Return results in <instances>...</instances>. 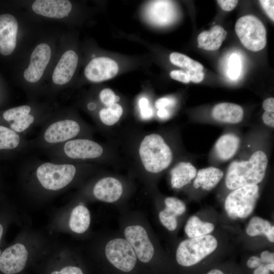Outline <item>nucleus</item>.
<instances>
[{"label":"nucleus","mask_w":274,"mask_h":274,"mask_svg":"<svg viewBox=\"0 0 274 274\" xmlns=\"http://www.w3.org/2000/svg\"><path fill=\"white\" fill-rule=\"evenodd\" d=\"M123 113L122 107L115 103L106 108H102L99 112V117L101 122L108 126L117 123Z\"/></svg>","instance_id":"nucleus-28"},{"label":"nucleus","mask_w":274,"mask_h":274,"mask_svg":"<svg viewBox=\"0 0 274 274\" xmlns=\"http://www.w3.org/2000/svg\"><path fill=\"white\" fill-rule=\"evenodd\" d=\"M81 123L68 114L52 115L42 126L36 137L29 140L31 148L42 150L80 138L82 132Z\"/></svg>","instance_id":"nucleus-2"},{"label":"nucleus","mask_w":274,"mask_h":274,"mask_svg":"<svg viewBox=\"0 0 274 274\" xmlns=\"http://www.w3.org/2000/svg\"><path fill=\"white\" fill-rule=\"evenodd\" d=\"M215 228L214 225L210 222L202 221L196 216H192L188 220L185 231L190 238L207 235Z\"/></svg>","instance_id":"nucleus-27"},{"label":"nucleus","mask_w":274,"mask_h":274,"mask_svg":"<svg viewBox=\"0 0 274 274\" xmlns=\"http://www.w3.org/2000/svg\"><path fill=\"white\" fill-rule=\"evenodd\" d=\"M174 104V100L170 98L162 97L157 99L155 102V107L159 109L165 108L166 106Z\"/></svg>","instance_id":"nucleus-41"},{"label":"nucleus","mask_w":274,"mask_h":274,"mask_svg":"<svg viewBox=\"0 0 274 274\" xmlns=\"http://www.w3.org/2000/svg\"><path fill=\"white\" fill-rule=\"evenodd\" d=\"M3 232V228L2 225L0 224V241L2 236ZM0 256H1V250H0Z\"/></svg>","instance_id":"nucleus-50"},{"label":"nucleus","mask_w":274,"mask_h":274,"mask_svg":"<svg viewBox=\"0 0 274 274\" xmlns=\"http://www.w3.org/2000/svg\"><path fill=\"white\" fill-rule=\"evenodd\" d=\"M269 271L266 264H264L262 263L256 267L254 270V274H269Z\"/></svg>","instance_id":"nucleus-46"},{"label":"nucleus","mask_w":274,"mask_h":274,"mask_svg":"<svg viewBox=\"0 0 274 274\" xmlns=\"http://www.w3.org/2000/svg\"><path fill=\"white\" fill-rule=\"evenodd\" d=\"M51 274H84L82 270L79 267L67 266L62 268L60 271H55Z\"/></svg>","instance_id":"nucleus-38"},{"label":"nucleus","mask_w":274,"mask_h":274,"mask_svg":"<svg viewBox=\"0 0 274 274\" xmlns=\"http://www.w3.org/2000/svg\"><path fill=\"white\" fill-rule=\"evenodd\" d=\"M268 159L260 150L255 152L247 161H234L229 164L226 175L225 184L230 190L247 185H257L265 175Z\"/></svg>","instance_id":"nucleus-5"},{"label":"nucleus","mask_w":274,"mask_h":274,"mask_svg":"<svg viewBox=\"0 0 274 274\" xmlns=\"http://www.w3.org/2000/svg\"><path fill=\"white\" fill-rule=\"evenodd\" d=\"M235 32L242 44L256 52L266 44V31L263 23L256 16L248 15L239 18L235 25Z\"/></svg>","instance_id":"nucleus-11"},{"label":"nucleus","mask_w":274,"mask_h":274,"mask_svg":"<svg viewBox=\"0 0 274 274\" xmlns=\"http://www.w3.org/2000/svg\"><path fill=\"white\" fill-rule=\"evenodd\" d=\"M223 176V172L217 167L201 168L196 174L193 186L196 189L201 187L203 190H210L218 184Z\"/></svg>","instance_id":"nucleus-24"},{"label":"nucleus","mask_w":274,"mask_h":274,"mask_svg":"<svg viewBox=\"0 0 274 274\" xmlns=\"http://www.w3.org/2000/svg\"><path fill=\"white\" fill-rule=\"evenodd\" d=\"M169 60L173 64L180 67L184 71H202L203 65L187 56L178 52H173L169 55Z\"/></svg>","instance_id":"nucleus-29"},{"label":"nucleus","mask_w":274,"mask_h":274,"mask_svg":"<svg viewBox=\"0 0 274 274\" xmlns=\"http://www.w3.org/2000/svg\"><path fill=\"white\" fill-rule=\"evenodd\" d=\"M104 255L106 274H147L131 246L122 235L108 240Z\"/></svg>","instance_id":"nucleus-4"},{"label":"nucleus","mask_w":274,"mask_h":274,"mask_svg":"<svg viewBox=\"0 0 274 274\" xmlns=\"http://www.w3.org/2000/svg\"><path fill=\"white\" fill-rule=\"evenodd\" d=\"M262 7L267 16L273 21L274 20V1L273 0H261L259 1Z\"/></svg>","instance_id":"nucleus-36"},{"label":"nucleus","mask_w":274,"mask_h":274,"mask_svg":"<svg viewBox=\"0 0 274 274\" xmlns=\"http://www.w3.org/2000/svg\"><path fill=\"white\" fill-rule=\"evenodd\" d=\"M226 36L227 32L222 26L215 25L210 30L199 34L198 47L208 51H216L221 47Z\"/></svg>","instance_id":"nucleus-21"},{"label":"nucleus","mask_w":274,"mask_h":274,"mask_svg":"<svg viewBox=\"0 0 274 274\" xmlns=\"http://www.w3.org/2000/svg\"><path fill=\"white\" fill-rule=\"evenodd\" d=\"M165 207L173 211L177 216L183 214L186 210L185 203L175 197H167L164 200Z\"/></svg>","instance_id":"nucleus-33"},{"label":"nucleus","mask_w":274,"mask_h":274,"mask_svg":"<svg viewBox=\"0 0 274 274\" xmlns=\"http://www.w3.org/2000/svg\"><path fill=\"white\" fill-rule=\"evenodd\" d=\"M240 144L239 138L233 133H228L220 136L215 145V153L221 160L226 161L236 153Z\"/></svg>","instance_id":"nucleus-23"},{"label":"nucleus","mask_w":274,"mask_h":274,"mask_svg":"<svg viewBox=\"0 0 274 274\" xmlns=\"http://www.w3.org/2000/svg\"><path fill=\"white\" fill-rule=\"evenodd\" d=\"M197 170L189 162H180L171 170L170 184L173 188L179 189L188 184L196 177Z\"/></svg>","instance_id":"nucleus-22"},{"label":"nucleus","mask_w":274,"mask_h":274,"mask_svg":"<svg viewBox=\"0 0 274 274\" xmlns=\"http://www.w3.org/2000/svg\"><path fill=\"white\" fill-rule=\"evenodd\" d=\"M42 151L51 161L73 163L77 161L97 159L102 155L104 149L94 141L80 138Z\"/></svg>","instance_id":"nucleus-6"},{"label":"nucleus","mask_w":274,"mask_h":274,"mask_svg":"<svg viewBox=\"0 0 274 274\" xmlns=\"http://www.w3.org/2000/svg\"><path fill=\"white\" fill-rule=\"evenodd\" d=\"M18 24L10 14L0 15V53L9 55L14 51L17 44Z\"/></svg>","instance_id":"nucleus-16"},{"label":"nucleus","mask_w":274,"mask_h":274,"mask_svg":"<svg viewBox=\"0 0 274 274\" xmlns=\"http://www.w3.org/2000/svg\"><path fill=\"white\" fill-rule=\"evenodd\" d=\"M158 217L161 224L167 230H176L178 226L177 215L173 211L165 207L159 212Z\"/></svg>","instance_id":"nucleus-31"},{"label":"nucleus","mask_w":274,"mask_h":274,"mask_svg":"<svg viewBox=\"0 0 274 274\" xmlns=\"http://www.w3.org/2000/svg\"><path fill=\"white\" fill-rule=\"evenodd\" d=\"M31 149L29 140L0 124V159H11Z\"/></svg>","instance_id":"nucleus-12"},{"label":"nucleus","mask_w":274,"mask_h":274,"mask_svg":"<svg viewBox=\"0 0 274 274\" xmlns=\"http://www.w3.org/2000/svg\"><path fill=\"white\" fill-rule=\"evenodd\" d=\"M268 269L270 271L273 272L274 271V263H269L266 264Z\"/></svg>","instance_id":"nucleus-49"},{"label":"nucleus","mask_w":274,"mask_h":274,"mask_svg":"<svg viewBox=\"0 0 274 274\" xmlns=\"http://www.w3.org/2000/svg\"><path fill=\"white\" fill-rule=\"evenodd\" d=\"M31 8L39 15L61 19L67 16L71 12L72 5L67 0H37L33 3Z\"/></svg>","instance_id":"nucleus-19"},{"label":"nucleus","mask_w":274,"mask_h":274,"mask_svg":"<svg viewBox=\"0 0 274 274\" xmlns=\"http://www.w3.org/2000/svg\"><path fill=\"white\" fill-rule=\"evenodd\" d=\"M28 252L20 243L7 248L0 256V271L5 274H15L24 268Z\"/></svg>","instance_id":"nucleus-14"},{"label":"nucleus","mask_w":274,"mask_h":274,"mask_svg":"<svg viewBox=\"0 0 274 274\" xmlns=\"http://www.w3.org/2000/svg\"><path fill=\"white\" fill-rule=\"evenodd\" d=\"M262 263V261L260 258L256 256H253L249 259L247 265L248 267L254 268L259 266Z\"/></svg>","instance_id":"nucleus-44"},{"label":"nucleus","mask_w":274,"mask_h":274,"mask_svg":"<svg viewBox=\"0 0 274 274\" xmlns=\"http://www.w3.org/2000/svg\"><path fill=\"white\" fill-rule=\"evenodd\" d=\"M31 105H23L0 113V124L23 135L37 126H42L52 115Z\"/></svg>","instance_id":"nucleus-7"},{"label":"nucleus","mask_w":274,"mask_h":274,"mask_svg":"<svg viewBox=\"0 0 274 274\" xmlns=\"http://www.w3.org/2000/svg\"><path fill=\"white\" fill-rule=\"evenodd\" d=\"M123 192L121 182L114 177H104L99 179L92 188L93 196L97 199L107 203L117 201Z\"/></svg>","instance_id":"nucleus-18"},{"label":"nucleus","mask_w":274,"mask_h":274,"mask_svg":"<svg viewBox=\"0 0 274 274\" xmlns=\"http://www.w3.org/2000/svg\"><path fill=\"white\" fill-rule=\"evenodd\" d=\"M262 107L265 111L274 112L273 97H269L265 99L263 102Z\"/></svg>","instance_id":"nucleus-45"},{"label":"nucleus","mask_w":274,"mask_h":274,"mask_svg":"<svg viewBox=\"0 0 274 274\" xmlns=\"http://www.w3.org/2000/svg\"><path fill=\"white\" fill-rule=\"evenodd\" d=\"M119 70L117 62L107 57H98L92 59L85 68L86 78L93 82H99L114 77Z\"/></svg>","instance_id":"nucleus-15"},{"label":"nucleus","mask_w":274,"mask_h":274,"mask_svg":"<svg viewBox=\"0 0 274 274\" xmlns=\"http://www.w3.org/2000/svg\"><path fill=\"white\" fill-rule=\"evenodd\" d=\"M51 56V50L48 44H38L32 52L29 63L23 73L25 80L30 83L38 82L42 77Z\"/></svg>","instance_id":"nucleus-13"},{"label":"nucleus","mask_w":274,"mask_h":274,"mask_svg":"<svg viewBox=\"0 0 274 274\" xmlns=\"http://www.w3.org/2000/svg\"><path fill=\"white\" fill-rule=\"evenodd\" d=\"M78 63V56L74 51L68 50L64 52L53 70V83L58 86L68 83L75 73Z\"/></svg>","instance_id":"nucleus-17"},{"label":"nucleus","mask_w":274,"mask_h":274,"mask_svg":"<svg viewBox=\"0 0 274 274\" xmlns=\"http://www.w3.org/2000/svg\"><path fill=\"white\" fill-rule=\"evenodd\" d=\"M259 196L257 185L245 186L233 190L225 202L228 215L232 219L247 217L253 212Z\"/></svg>","instance_id":"nucleus-10"},{"label":"nucleus","mask_w":274,"mask_h":274,"mask_svg":"<svg viewBox=\"0 0 274 274\" xmlns=\"http://www.w3.org/2000/svg\"><path fill=\"white\" fill-rule=\"evenodd\" d=\"M227 74L232 79H236L239 76L241 70V62L239 57L235 54L230 56L228 64Z\"/></svg>","instance_id":"nucleus-32"},{"label":"nucleus","mask_w":274,"mask_h":274,"mask_svg":"<svg viewBox=\"0 0 274 274\" xmlns=\"http://www.w3.org/2000/svg\"><path fill=\"white\" fill-rule=\"evenodd\" d=\"M154 5L151 9V16L155 21L158 19V23L160 24L167 23L166 20L169 21L170 15H172V9L170 3L169 1H154Z\"/></svg>","instance_id":"nucleus-30"},{"label":"nucleus","mask_w":274,"mask_h":274,"mask_svg":"<svg viewBox=\"0 0 274 274\" xmlns=\"http://www.w3.org/2000/svg\"><path fill=\"white\" fill-rule=\"evenodd\" d=\"M218 242L211 235L190 238L181 242L176 253L177 263L183 267H189L200 262L217 248Z\"/></svg>","instance_id":"nucleus-9"},{"label":"nucleus","mask_w":274,"mask_h":274,"mask_svg":"<svg viewBox=\"0 0 274 274\" xmlns=\"http://www.w3.org/2000/svg\"><path fill=\"white\" fill-rule=\"evenodd\" d=\"M260 258L261 259L262 263H273V253H270L268 251H263L261 253V257Z\"/></svg>","instance_id":"nucleus-43"},{"label":"nucleus","mask_w":274,"mask_h":274,"mask_svg":"<svg viewBox=\"0 0 274 274\" xmlns=\"http://www.w3.org/2000/svg\"><path fill=\"white\" fill-rule=\"evenodd\" d=\"M247 234L250 236L264 234L271 243L274 242V227L267 220L261 217H253L250 220L246 229Z\"/></svg>","instance_id":"nucleus-26"},{"label":"nucleus","mask_w":274,"mask_h":274,"mask_svg":"<svg viewBox=\"0 0 274 274\" xmlns=\"http://www.w3.org/2000/svg\"><path fill=\"white\" fill-rule=\"evenodd\" d=\"M207 274H224L223 272L219 269H215L210 270Z\"/></svg>","instance_id":"nucleus-48"},{"label":"nucleus","mask_w":274,"mask_h":274,"mask_svg":"<svg viewBox=\"0 0 274 274\" xmlns=\"http://www.w3.org/2000/svg\"><path fill=\"white\" fill-rule=\"evenodd\" d=\"M99 97L106 107L117 103L120 100L119 96L115 95L113 91L110 88L102 89L99 93Z\"/></svg>","instance_id":"nucleus-34"},{"label":"nucleus","mask_w":274,"mask_h":274,"mask_svg":"<svg viewBox=\"0 0 274 274\" xmlns=\"http://www.w3.org/2000/svg\"><path fill=\"white\" fill-rule=\"evenodd\" d=\"M217 2L221 8L225 11H231L238 3L236 0H218Z\"/></svg>","instance_id":"nucleus-39"},{"label":"nucleus","mask_w":274,"mask_h":274,"mask_svg":"<svg viewBox=\"0 0 274 274\" xmlns=\"http://www.w3.org/2000/svg\"><path fill=\"white\" fill-rule=\"evenodd\" d=\"M264 123L271 127H274V112L265 111L262 115Z\"/></svg>","instance_id":"nucleus-42"},{"label":"nucleus","mask_w":274,"mask_h":274,"mask_svg":"<svg viewBox=\"0 0 274 274\" xmlns=\"http://www.w3.org/2000/svg\"><path fill=\"white\" fill-rule=\"evenodd\" d=\"M139 154L145 169L154 174L168 167L173 159L170 147L161 135L154 133L144 138L140 146Z\"/></svg>","instance_id":"nucleus-8"},{"label":"nucleus","mask_w":274,"mask_h":274,"mask_svg":"<svg viewBox=\"0 0 274 274\" xmlns=\"http://www.w3.org/2000/svg\"><path fill=\"white\" fill-rule=\"evenodd\" d=\"M25 170L46 191H57L66 187L76 178L78 167L74 163L51 160L32 161L24 165Z\"/></svg>","instance_id":"nucleus-3"},{"label":"nucleus","mask_w":274,"mask_h":274,"mask_svg":"<svg viewBox=\"0 0 274 274\" xmlns=\"http://www.w3.org/2000/svg\"><path fill=\"white\" fill-rule=\"evenodd\" d=\"M157 115L161 118L166 119L169 116V113L165 108L159 109Z\"/></svg>","instance_id":"nucleus-47"},{"label":"nucleus","mask_w":274,"mask_h":274,"mask_svg":"<svg viewBox=\"0 0 274 274\" xmlns=\"http://www.w3.org/2000/svg\"><path fill=\"white\" fill-rule=\"evenodd\" d=\"M139 105L141 116L143 119H149L152 117L153 110L149 107V101L146 98L143 97L140 99L139 102Z\"/></svg>","instance_id":"nucleus-35"},{"label":"nucleus","mask_w":274,"mask_h":274,"mask_svg":"<svg viewBox=\"0 0 274 274\" xmlns=\"http://www.w3.org/2000/svg\"><path fill=\"white\" fill-rule=\"evenodd\" d=\"M122 235L131 246L146 273L158 274L156 247L144 221L131 215L123 223Z\"/></svg>","instance_id":"nucleus-1"},{"label":"nucleus","mask_w":274,"mask_h":274,"mask_svg":"<svg viewBox=\"0 0 274 274\" xmlns=\"http://www.w3.org/2000/svg\"><path fill=\"white\" fill-rule=\"evenodd\" d=\"M169 75L172 79L184 83H188L190 81L187 73L183 70L172 71Z\"/></svg>","instance_id":"nucleus-37"},{"label":"nucleus","mask_w":274,"mask_h":274,"mask_svg":"<svg viewBox=\"0 0 274 274\" xmlns=\"http://www.w3.org/2000/svg\"><path fill=\"white\" fill-rule=\"evenodd\" d=\"M90 223V214L88 209L83 205H78L72 210L69 220V226L74 232L82 234L88 228Z\"/></svg>","instance_id":"nucleus-25"},{"label":"nucleus","mask_w":274,"mask_h":274,"mask_svg":"<svg viewBox=\"0 0 274 274\" xmlns=\"http://www.w3.org/2000/svg\"><path fill=\"white\" fill-rule=\"evenodd\" d=\"M244 110L240 106L230 102H222L216 105L213 108V118L219 122L236 124L242 121Z\"/></svg>","instance_id":"nucleus-20"},{"label":"nucleus","mask_w":274,"mask_h":274,"mask_svg":"<svg viewBox=\"0 0 274 274\" xmlns=\"http://www.w3.org/2000/svg\"><path fill=\"white\" fill-rule=\"evenodd\" d=\"M185 72L188 75L190 81L194 83H199L202 81L204 78V73L202 71H185Z\"/></svg>","instance_id":"nucleus-40"}]
</instances>
